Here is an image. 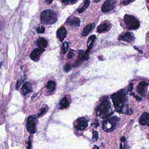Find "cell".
I'll return each mask as SVG.
<instances>
[{
  "label": "cell",
  "mask_w": 149,
  "mask_h": 149,
  "mask_svg": "<svg viewBox=\"0 0 149 149\" xmlns=\"http://www.w3.org/2000/svg\"><path fill=\"white\" fill-rule=\"evenodd\" d=\"M27 130L30 134H34L36 132V124L35 122V117L30 116L27 120Z\"/></svg>",
  "instance_id": "obj_7"
},
{
  "label": "cell",
  "mask_w": 149,
  "mask_h": 149,
  "mask_svg": "<svg viewBox=\"0 0 149 149\" xmlns=\"http://www.w3.org/2000/svg\"><path fill=\"white\" fill-rule=\"evenodd\" d=\"M45 112H46V108L45 107L42 108L40 110V113L38 114V117H39L42 115H43Z\"/></svg>",
  "instance_id": "obj_30"
},
{
  "label": "cell",
  "mask_w": 149,
  "mask_h": 149,
  "mask_svg": "<svg viewBox=\"0 0 149 149\" xmlns=\"http://www.w3.org/2000/svg\"><path fill=\"white\" fill-rule=\"evenodd\" d=\"M90 5V1L89 0H86L84 2V5H83V7L81 8L80 9H79V13H82L87 8H88Z\"/></svg>",
  "instance_id": "obj_23"
},
{
  "label": "cell",
  "mask_w": 149,
  "mask_h": 149,
  "mask_svg": "<svg viewBox=\"0 0 149 149\" xmlns=\"http://www.w3.org/2000/svg\"><path fill=\"white\" fill-rule=\"evenodd\" d=\"M71 69V65L69 64H67L65 66L64 69L65 71H69Z\"/></svg>",
  "instance_id": "obj_31"
},
{
  "label": "cell",
  "mask_w": 149,
  "mask_h": 149,
  "mask_svg": "<svg viewBox=\"0 0 149 149\" xmlns=\"http://www.w3.org/2000/svg\"><path fill=\"white\" fill-rule=\"evenodd\" d=\"M119 120V118L116 116L109 118L103 122L102 129L106 132L113 131L116 129Z\"/></svg>",
  "instance_id": "obj_5"
},
{
  "label": "cell",
  "mask_w": 149,
  "mask_h": 149,
  "mask_svg": "<svg viewBox=\"0 0 149 149\" xmlns=\"http://www.w3.org/2000/svg\"><path fill=\"white\" fill-rule=\"evenodd\" d=\"M21 91L24 95H26L32 91V86L29 82H26L24 84L21 88Z\"/></svg>",
  "instance_id": "obj_18"
},
{
  "label": "cell",
  "mask_w": 149,
  "mask_h": 149,
  "mask_svg": "<svg viewBox=\"0 0 149 149\" xmlns=\"http://www.w3.org/2000/svg\"><path fill=\"white\" fill-rule=\"evenodd\" d=\"M69 48V44L67 42H65L63 44L62 49L63 53L64 54H65L68 51Z\"/></svg>",
  "instance_id": "obj_25"
},
{
  "label": "cell",
  "mask_w": 149,
  "mask_h": 149,
  "mask_svg": "<svg viewBox=\"0 0 149 149\" xmlns=\"http://www.w3.org/2000/svg\"><path fill=\"white\" fill-rule=\"evenodd\" d=\"M148 86L147 82L142 81L139 82L137 87V91L143 97H145L146 95Z\"/></svg>",
  "instance_id": "obj_9"
},
{
  "label": "cell",
  "mask_w": 149,
  "mask_h": 149,
  "mask_svg": "<svg viewBox=\"0 0 149 149\" xmlns=\"http://www.w3.org/2000/svg\"><path fill=\"white\" fill-rule=\"evenodd\" d=\"M116 0H106L102 5V11L105 13L112 11L116 7Z\"/></svg>",
  "instance_id": "obj_6"
},
{
  "label": "cell",
  "mask_w": 149,
  "mask_h": 149,
  "mask_svg": "<svg viewBox=\"0 0 149 149\" xmlns=\"http://www.w3.org/2000/svg\"><path fill=\"white\" fill-rule=\"evenodd\" d=\"M132 95H133V97H135L136 99H137V100L138 101H141L142 100V99L141 98H140L139 97H138V96H136L134 93H132Z\"/></svg>",
  "instance_id": "obj_36"
},
{
  "label": "cell",
  "mask_w": 149,
  "mask_h": 149,
  "mask_svg": "<svg viewBox=\"0 0 149 149\" xmlns=\"http://www.w3.org/2000/svg\"><path fill=\"white\" fill-rule=\"evenodd\" d=\"M31 141L30 137H29L28 138V141L27 143V149H31Z\"/></svg>",
  "instance_id": "obj_32"
},
{
  "label": "cell",
  "mask_w": 149,
  "mask_h": 149,
  "mask_svg": "<svg viewBox=\"0 0 149 149\" xmlns=\"http://www.w3.org/2000/svg\"><path fill=\"white\" fill-rule=\"evenodd\" d=\"M139 123L141 125L146 126L149 127V113L144 112L139 118Z\"/></svg>",
  "instance_id": "obj_13"
},
{
  "label": "cell",
  "mask_w": 149,
  "mask_h": 149,
  "mask_svg": "<svg viewBox=\"0 0 149 149\" xmlns=\"http://www.w3.org/2000/svg\"><path fill=\"white\" fill-rule=\"evenodd\" d=\"M87 54L86 53V52L83 51H79V55L78 56V60L77 62H76V66H78L84 60H86V58H87Z\"/></svg>",
  "instance_id": "obj_17"
},
{
  "label": "cell",
  "mask_w": 149,
  "mask_h": 149,
  "mask_svg": "<svg viewBox=\"0 0 149 149\" xmlns=\"http://www.w3.org/2000/svg\"><path fill=\"white\" fill-rule=\"evenodd\" d=\"M96 116L102 118H107L113 114L110 101L107 97H105L99 104L96 109Z\"/></svg>",
  "instance_id": "obj_2"
},
{
  "label": "cell",
  "mask_w": 149,
  "mask_h": 149,
  "mask_svg": "<svg viewBox=\"0 0 149 149\" xmlns=\"http://www.w3.org/2000/svg\"><path fill=\"white\" fill-rule=\"evenodd\" d=\"M146 1H147L148 3H149V0H146Z\"/></svg>",
  "instance_id": "obj_43"
},
{
  "label": "cell",
  "mask_w": 149,
  "mask_h": 149,
  "mask_svg": "<svg viewBox=\"0 0 149 149\" xmlns=\"http://www.w3.org/2000/svg\"><path fill=\"white\" fill-rule=\"evenodd\" d=\"M124 21L126 27L130 30H137L140 26L139 21L133 15L125 14Z\"/></svg>",
  "instance_id": "obj_4"
},
{
  "label": "cell",
  "mask_w": 149,
  "mask_h": 149,
  "mask_svg": "<svg viewBox=\"0 0 149 149\" xmlns=\"http://www.w3.org/2000/svg\"><path fill=\"white\" fill-rule=\"evenodd\" d=\"M135 1H136V0H127L126 1H124V4L125 5H126L127 4H129V3H131V2H133Z\"/></svg>",
  "instance_id": "obj_33"
},
{
  "label": "cell",
  "mask_w": 149,
  "mask_h": 149,
  "mask_svg": "<svg viewBox=\"0 0 149 149\" xmlns=\"http://www.w3.org/2000/svg\"><path fill=\"white\" fill-rule=\"evenodd\" d=\"M46 88L48 91L50 92H52L55 90L56 88V83L53 81H49L48 82L46 86Z\"/></svg>",
  "instance_id": "obj_22"
},
{
  "label": "cell",
  "mask_w": 149,
  "mask_h": 149,
  "mask_svg": "<svg viewBox=\"0 0 149 149\" xmlns=\"http://www.w3.org/2000/svg\"><path fill=\"white\" fill-rule=\"evenodd\" d=\"M133 83H130V85H129V89H128V90H129L130 92H132V91L133 89Z\"/></svg>",
  "instance_id": "obj_34"
},
{
  "label": "cell",
  "mask_w": 149,
  "mask_h": 149,
  "mask_svg": "<svg viewBox=\"0 0 149 149\" xmlns=\"http://www.w3.org/2000/svg\"><path fill=\"white\" fill-rule=\"evenodd\" d=\"M41 22L45 25H52L58 20L57 15L53 10H45L41 14Z\"/></svg>",
  "instance_id": "obj_3"
},
{
  "label": "cell",
  "mask_w": 149,
  "mask_h": 149,
  "mask_svg": "<svg viewBox=\"0 0 149 149\" xmlns=\"http://www.w3.org/2000/svg\"><path fill=\"white\" fill-rule=\"evenodd\" d=\"M102 0H94V1L95 3H98V2H100Z\"/></svg>",
  "instance_id": "obj_40"
},
{
  "label": "cell",
  "mask_w": 149,
  "mask_h": 149,
  "mask_svg": "<svg viewBox=\"0 0 149 149\" xmlns=\"http://www.w3.org/2000/svg\"><path fill=\"white\" fill-rule=\"evenodd\" d=\"M75 56V52L73 50L70 49L68 52V55H67V57L68 59H71L74 56Z\"/></svg>",
  "instance_id": "obj_26"
},
{
  "label": "cell",
  "mask_w": 149,
  "mask_h": 149,
  "mask_svg": "<svg viewBox=\"0 0 149 149\" xmlns=\"http://www.w3.org/2000/svg\"><path fill=\"white\" fill-rule=\"evenodd\" d=\"M99 137V133L96 130H93V139L96 140Z\"/></svg>",
  "instance_id": "obj_27"
},
{
  "label": "cell",
  "mask_w": 149,
  "mask_h": 149,
  "mask_svg": "<svg viewBox=\"0 0 149 149\" xmlns=\"http://www.w3.org/2000/svg\"><path fill=\"white\" fill-rule=\"evenodd\" d=\"M61 109H64L67 108L69 106V102L67 97H65L62 100L60 103Z\"/></svg>",
  "instance_id": "obj_21"
},
{
  "label": "cell",
  "mask_w": 149,
  "mask_h": 149,
  "mask_svg": "<svg viewBox=\"0 0 149 149\" xmlns=\"http://www.w3.org/2000/svg\"><path fill=\"white\" fill-rule=\"evenodd\" d=\"M135 37L133 34L130 32H126L124 34L120 35L119 38V41H125L127 43H131L134 41Z\"/></svg>",
  "instance_id": "obj_11"
},
{
  "label": "cell",
  "mask_w": 149,
  "mask_h": 149,
  "mask_svg": "<svg viewBox=\"0 0 149 149\" xmlns=\"http://www.w3.org/2000/svg\"><path fill=\"white\" fill-rule=\"evenodd\" d=\"M67 23L73 27L80 26L81 21L80 19L77 17H74L69 19L67 21Z\"/></svg>",
  "instance_id": "obj_14"
},
{
  "label": "cell",
  "mask_w": 149,
  "mask_h": 149,
  "mask_svg": "<svg viewBox=\"0 0 149 149\" xmlns=\"http://www.w3.org/2000/svg\"><path fill=\"white\" fill-rule=\"evenodd\" d=\"M2 65V62H0V68H1V65Z\"/></svg>",
  "instance_id": "obj_42"
},
{
  "label": "cell",
  "mask_w": 149,
  "mask_h": 149,
  "mask_svg": "<svg viewBox=\"0 0 149 149\" xmlns=\"http://www.w3.org/2000/svg\"><path fill=\"white\" fill-rule=\"evenodd\" d=\"M25 76H22V77H21V78H20V79L18 80V82H17V86H16V88H17V89H18L20 87L21 85L23 83V82L25 80Z\"/></svg>",
  "instance_id": "obj_24"
},
{
  "label": "cell",
  "mask_w": 149,
  "mask_h": 149,
  "mask_svg": "<svg viewBox=\"0 0 149 149\" xmlns=\"http://www.w3.org/2000/svg\"><path fill=\"white\" fill-rule=\"evenodd\" d=\"M88 126V121L85 117H80L76 120V129L79 131L83 130L87 127Z\"/></svg>",
  "instance_id": "obj_8"
},
{
  "label": "cell",
  "mask_w": 149,
  "mask_h": 149,
  "mask_svg": "<svg viewBox=\"0 0 149 149\" xmlns=\"http://www.w3.org/2000/svg\"><path fill=\"white\" fill-rule=\"evenodd\" d=\"M78 1V0H71V3L72 4H76Z\"/></svg>",
  "instance_id": "obj_38"
},
{
  "label": "cell",
  "mask_w": 149,
  "mask_h": 149,
  "mask_svg": "<svg viewBox=\"0 0 149 149\" xmlns=\"http://www.w3.org/2000/svg\"><path fill=\"white\" fill-rule=\"evenodd\" d=\"M45 28L44 26H40L37 29V32L38 33L43 34L45 32Z\"/></svg>",
  "instance_id": "obj_29"
},
{
  "label": "cell",
  "mask_w": 149,
  "mask_h": 149,
  "mask_svg": "<svg viewBox=\"0 0 149 149\" xmlns=\"http://www.w3.org/2000/svg\"><path fill=\"white\" fill-rule=\"evenodd\" d=\"M67 31L64 27H60L57 32V37L60 42H62L67 36Z\"/></svg>",
  "instance_id": "obj_12"
},
{
  "label": "cell",
  "mask_w": 149,
  "mask_h": 149,
  "mask_svg": "<svg viewBox=\"0 0 149 149\" xmlns=\"http://www.w3.org/2000/svg\"><path fill=\"white\" fill-rule=\"evenodd\" d=\"M111 99L116 111L119 113H123L127 100L126 91L120 90L111 95Z\"/></svg>",
  "instance_id": "obj_1"
},
{
  "label": "cell",
  "mask_w": 149,
  "mask_h": 149,
  "mask_svg": "<svg viewBox=\"0 0 149 149\" xmlns=\"http://www.w3.org/2000/svg\"><path fill=\"white\" fill-rule=\"evenodd\" d=\"M95 38H96V36L95 35H92V36L89 37V38H88L87 43V51H86V53L87 54L90 51V50L93 47L94 43L95 41Z\"/></svg>",
  "instance_id": "obj_16"
},
{
  "label": "cell",
  "mask_w": 149,
  "mask_h": 149,
  "mask_svg": "<svg viewBox=\"0 0 149 149\" xmlns=\"http://www.w3.org/2000/svg\"><path fill=\"white\" fill-rule=\"evenodd\" d=\"M95 27V24H94V23L89 24L87 26L85 27L83 29L82 32V35L83 36H87L93 29Z\"/></svg>",
  "instance_id": "obj_19"
},
{
  "label": "cell",
  "mask_w": 149,
  "mask_h": 149,
  "mask_svg": "<svg viewBox=\"0 0 149 149\" xmlns=\"http://www.w3.org/2000/svg\"><path fill=\"white\" fill-rule=\"evenodd\" d=\"M44 51V49L42 48L35 49L30 54V58L33 61H38L39 60L40 56Z\"/></svg>",
  "instance_id": "obj_10"
},
{
  "label": "cell",
  "mask_w": 149,
  "mask_h": 149,
  "mask_svg": "<svg viewBox=\"0 0 149 149\" xmlns=\"http://www.w3.org/2000/svg\"><path fill=\"white\" fill-rule=\"evenodd\" d=\"M36 44L39 48L43 49L47 46L48 43H47V41L44 38H40L37 40Z\"/></svg>",
  "instance_id": "obj_20"
},
{
  "label": "cell",
  "mask_w": 149,
  "mask_h": 149,
  "mask_svg": "<svg viewBox=\"0 0 149 149\" xmlns=\"http://www.w3.org/2000/svg\"><path fill=\"white\" fill-rule=\"evenodd\" d=\"M94 149H100V148H99V147H98V146H95Z\"/></svg>",
  "instance_id": "obj_41"
},
{
  "label": "cell",
  "mask_w": 149,
  "mask_h": 149,
  "mask_svg": "<svg viewBox=\"0 0 149 149\" xmlns=\"http://www.w3.org/2000/svg\"><path fill=\"white\" fill-rule=\"evenodd\" d=\"M99 125H100V124H99V123H98V121H97L96 123H95L94 124H93L92 125L94 126V127H97L99 126Z\"/></svg>",
  "instance_id": "obj_37"
},
{
  "label": "cell",
  "mask_w": 149,
  "mask_h": 149,
  "mask_svg": "<svg viewBox=\"0 0 149 149\" xmlns=\"http://www.w3.org/2000/svg\"></svg>",
  "instance_id": "obj_44"
},
{
  "label": "cell",
  "mask_w": 149,
  "mask_h": 149,
  "mask_svg": "<svg viewBox=\"0 0 149 149\" xmlns=\"http://www.w3.org/2000/svg\"><path fill=\"white\" fill-rule=\"evenodd\" d=\"M53 1V0H45V4H48V5H50L52 3V1Z\"/></svg>",
  "instance_id": "obj_35"
},
{
  "label": "cell",
  "mask_w": 149,
  "mask_h": 149,
  "mask_svg": "<svg viewBox=\"0 0 149 149\" xmlns=\"http://www.w3.org/2000/svg\"><path fill=\"white\" fill-rule=\"evenodd\" d=\"M63 3L69 4V0H62Z\"/></svg>",
  "instance_id": "obj_39"
},
{
  "label": "cell",
  "mask_w": 149,
  "mask_h": 149,
  "mask_svg": "<svg viewBox=\"0 0 149 149\" xmlns=\"http://www.w3.org/2000/svg\"><path fill=\"white\" fill-rule=\"evenodd\" d=\"M124 144H123V143L121 142V144H120V149H130L129 146L126 144V141H124Z\"/></svg>",
  "instance_id": "obj_28"
},
{
  "label": "cell",
  "mask_w": 149,
  "mask_h": 149,
  "mask_svg": "<svg viewBox=\"0 0 149 149\" xmlns=\"http://www.w3.org/2000/svg\"><path fill=\"white\" fill-rule=\"evenodd\" d=\"M110 26L106 23L100 24L97 28V32L99 33H102L107 32L110 29Z\"/></svg>",
  "instance_id": "obj_15"
}]
</instances>
